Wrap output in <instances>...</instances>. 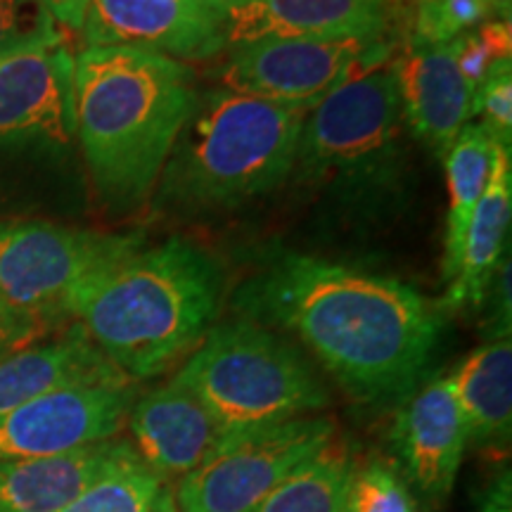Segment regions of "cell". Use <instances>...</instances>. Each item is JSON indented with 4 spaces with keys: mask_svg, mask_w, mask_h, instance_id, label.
Instances as JSON below:
<instances>
[{
    "mask_svg": "<svg viewBox=\"0 0 512 512\" xmlns=\"http://www.w3.org/2000/svg\"><path fill=\"white\" fill-rule=\"evenodd\" d=\"M174 380L190 389L228 434L306 418L330 392L297 347L252 320L214 325Z\"/></svg>",
    "mask_w": 512,
    "mask_h": 512,
    "instance_id": "5b68a950",
    "label": "cell"
},
{
    "mask_svg": "<svg viewBox=\"0 0 512 512\" xmlns=\"http://www.w3.org/2000/svg\"><path fill=\"white\" fill-rule=\"evenodd\" d=\"M389 444L392 463L413 496L441 508L453 494L467 448L463 413L448 375L418 384L401 399Z\"/></svg>",
    "mask_w": 512,
    "mask_h": 512,
    "instance_id": "7c38bea8",
    "label": "cell"
},
{
    "mask_svg": "<svg viewBox=\"0 0 512 512\" xmlns=\"http://www.w3.org/2000/svg\"><path fill=\"white\" fill-rule=\"evenodd\" d=\"M83 48L126 46L178 62H204L223 53V38L207 0H91Z\"/></svg>",
    "mask_w": 512,
    "mask_h": 512,
    "instance_id": "4fadbf2b",
    "label": "cell"
},
{
    "mask_svg": "<svg viewBox=\"0 0 512 512\" xmlns=\"http://www.w3.org/2000/svg\"><path fill=\"white\" fill-rule=\"evenodd\" d=\"M463 413L467 444L505 451L512 437V342L489 339L448 375Z\"/></svg>",
    "mask_w": 512,
    "mask_h": 512,
    "instance_id": "ffe728a7",
    "label": "cell"
},
{
    "mask_svg": "<svg viewBox=\"0 0 512 512\" xmlns=\"http://www.w3.org/2000/svg\"><path fill=\"white\" fill-rule=\"evenodd\" d=\"M498 8L489 0H413L403 41L411 46H441L484 24Z\"/></svg>",
    "mask_w": 512,
    "mask_h": 512,
    "instance_id": "cb8c5ba5",
    "label": "cell"
},
{
    "mask_svg": "<svg viewBox=\"0 0 512 512\" xmlns=\"http://www.w3.org/2000/svg\"><path fill=\"white\" fill-rule=\"evenodd\" d=\"M309 110L233 91L200 93L157 183L162 202L216 209L266 195L297 164Z\"/></svg>",
    "mask_w": 512,
    "mask_h": 512,
    "instance_id": "277c9868",
    "label": "cell"
},
{
    "mask_svg": "<svg viewBox=\"0 0 512 512\" xmlns=\"http://www.w3.org/2000/svg\"><path fill=\"white\" fill-rule=\"evenodd\" d=\"M475 512H512V475L501 467L475 491Z\"/></svg>",
    "mask_w": 512,
    "mask_h": 512,
    "instance_id": "f546056e",
    "label": "cell"
},
{
    "mask_svg": "<svg viewBox=\"0 0 512 512\" xmlns=\"http://www.w3.org/2000/svg\"><path fill=\"white\" fill-rule=\"evenodd\" d=\"M128 439H110L53 458L0 460V512H55L131 456Z\"/></svg>",
    "mask_w": 512,
    "mask_h": 512,
    "instance_id": "e0dca14e",
    "label": "cell"
},
{
    "mask_svg": "<svg viewBox=\"0 0 512 512\" xmlns=\"http://www.w3.org/2000/svg\"><path fill=\"white\" fill-rule=\"evenodd\" d=\"M496 143L479 124H467L444 155L448 178V216L444 242V278L451 280L458 271L463 240L482 200L494 166Z\"/></svg>",
    "mask_w": 512,
    "mask_h": 512,
    "instance_id": "44dd1931",
    "label": "cell"
},
{
    "mask_svg": "<svg viewBox=\"0 0 512 512\" xmlns=\"http://www.w3.org/2000/svg\"><path fill=\"white\" fill-rule=\"evenodd\" d=\"M496 145L512 143V60L498 62L472 98V119Z\"/></svg>",
    "mask_w": 512,
    "mask_h": 512,
    "instance_id": "83f0119b",
    "label": "cell"
},
{
    "mask_svg": "<svg viewBox=\"0 0 512 512\" xmlns=\"http://www.w3.org/2000/svg\"><path fill=\"white\" fill-rule=\"evenodd\" d=\"M126 427L138 458L171 489L228 437L204 403L174 377L152 392L138 394Z\"/></svg>",
    "mask_w": 512,
    "mask_h": 512,
    "instance_id": "5bb4252c",
    "label": "cell"
},
{
    "mask_svg": "<svg viewBox=\"0 0 512 512\" xmlns=\"http://www.w3.org/2000/svg\"><path fill=\"white\" fill-rule=\"evenodd\" d=\"M394 57L344 81L311 107L294 164L302 174L356 176L389 162L403 126Z\"/></svg>",
    "mask_w": 512,
    "mask_h": 512,
    "instance_id": "ba28073f",
    "label": "cell"
},
{
    "mask_svg": "<svg viewBox=\"0 0 512 512\" xmlns=\"http://www.w3.org/2000/svg\"><path fill=\"white\" fill-rule=\"evenodd\" d=\"M399 38H278L230 50L219 67L223 91L311 110L344 81L392 60Z\"/></svg>",
    "mask_w": 512,
    "mask_h": 512,
    "instance_id": "9c48e42d",
    "label": "cell"
},
{
    "mask_svg": "<svg viewBox=\"0 0 512 512\" xmlns=\"http://www.w3.org/2000/svg\"><path fill=\"white\" fill-rule=\"evenodd\" d=\"M491 287H494V313H491L489 330L494 332V339L510 337V261L508 259L498 266L494 280H491Z\"/></svg>",
    "mask_w": 512,
    "mask_h": 512,
    "instance_id": "4dcf8cb0",
    "label": "cell"
},
{
    "mask_svg": "<svg viewBox=\"0 0 512 512\" xmlns=\"http://www.w3.org/2000/svg\"><path fill=\"white\" fill-rule=\"evenodd\" d=\"M512 219V162L510 147H494V166L482 200L467 226L458 271L448 280L446 309L463 311L482 306L501 256Z\"/></svg>",
    "mask_w": 512,
    "mask_h": 512,
    "instance_id": "d6986e66",
    "label": "cell"
},
{
    "mask_svg": "<svg viewBox=\"0 0 512 512\" xmlns=\"http://www.w3.org/2000/svg\"><path fill=\"white\" fill-rule=\"evenodd\" d=\"M233 306L245 320L297 337L366 406L406 399L441 337V313L411 285L294 252L254 273Z\"/></svg>",
    "mask_w": 512,
    "mask_h": 512,
    "instance_id": "6da1fadb",
    "label": "cell"
},
{
    "mask_svg": "<svg viewBox=\"0 0 512 512\" xmlns=\"http://www.w3.org/2000/svg\"><path fill=\"white\" fill-rule=\"evenodd\" d=\"M197 100L195 74L174 57L126 46L74 55L76 136L102 200L147 202Z\"/></svg>",
    "mask_w": 512,
    "mask_h": 512,
    "instance_id": "3957f363",
    "label": "cell"
},
{
    "mask_svg": "<svg viewBox=\"0 0 512 512\" xmlns=\"http://www.w3.org/2000/svg\"><path fill=\"white\" fill-rule=\"evenodd\" d=\"M76 136L74 55L64 43L0 60V143L43 138L69 145Z\"/></svg>",
    "mask_w": 512,
    "mask_h": 512,
    "instance_id": "9a60e30c",
    "label": "cell"
},
{
    "mask_svg": "<svg viewBox=\"0 0 512 512\" xmlns=\"http://www.w3.org/2000/svg\"><path fill=\"white\" fill-rule=\"evenodd\" d=\"M351 470V453L330 441L275 486L252 512H347Z\"/></svg>",
    "mask_w": 512,
    "mask_h": 512,
    "instance_id": "7402d4cb",
    "label": "cell"
},
{
    "mask_svg": "<svg viewBox=\"0 0 512 512\" xmlns=\"http://www.w3.org/2000/svg\"><path fill=\"white\" fill-rule=\"evenodd\" d=\"M335 441L320 415L228 434L211 456L174 486L178 512H252L297 467Z\"/></svg>",
    "mask_w": 512,
    "mask_h": 512,
    "instance_id": "52a82bcc",
    "label": "cell"
},
{
    "mask_svg": "<svg viewBox=\"0 0 512 512\" xmlns=\"http://www.w3.org/2000/svg\"><path fill=\"white\" fill-rule=\"evenodd\" d=\"M145 247L143 233H100L22 221L0 226V304L38 318L64 316L83 280Z\"/></svg>",
    "mask_w": 512,
    "mask_h": 512,
    "instance_id": "8992f818",
    "label": "cell"
},
{
    "mask_svg": "<svg viewBox=\"0 0 512 512\" xmlns=\"http://www.w3.org/2000/svg\"><path fill=\"white\" fill-rule=\"evenodd\" d=\"M138 399V382L119 377L53 389L0 418V460L53 458L117 439Z\"/></svg>",
    "mask_w": 512,
    "mask_h": 512,
    "instance_id": "30bf717a",
    "label": "cell"
},
{
    "mask_svg": "<svg viewBox=\"0 0 512 512\" xmlns=\"http://www.w3.org/2000/svg\"><path fill=\"white\" fill-rule=\"evenodd\" d=\"M223 271L190 240L140 247L76 287L64 316L128 380L162 375L214 328Z\"/></svg>",
    "mask_w": 512,
    "mask_h": 512,
    "instance_id": "7a4b0ae2",
    "label": "cell"
},
{
    "mask_svg": "<svg viewBox=\"0 0 512 512\" xmlns=\"http://www.w3.org/2000/svg\"><path fill=\"white\" fill-rule=\"evenodd\" d=\"M403 121L444 159L458 133L472 121V95L456 62V46H411L394 57Z\"/></svg>",
    "mask_w": 512,
    "mask_h": 512,
    "instance_id": "2e32d148",
    "label": "cell"
},
{
    "mask_svg": "<svg viewBox=\"0 0 512 512\" xmlns=\"http://www.w3.org/2000/svg\"><path fill=\"white\" fill-rule=\"evenodd\" d=\"M48 332V320L0 304V361L41 342Z\"/></svg>",
    "mask_w": 512,
    "mask_h": 512,
    "instance_id": "f1b7e54d",
    "label": "cell"
},
{
    "mask_svg": "<svg viewBox=\"0 0 512 512\" xmlns=\"http://www.w3.org/2000/svg\"><path fill=\"white\" fill-rule=\"evenodd\" d=\"M460 74L472 95L498 62L512 60L510 19H486L467 34L453 38Z\"/></svg>",
    "mask_w": 512,
    "mask_h": 512,
    "instance_id": "4316f807",
    "label": "cell"
},
{
    "mask_svg": "<svg viewBox=\"0 0 512 512\" xmlns=\"http://www.w3.org/2000/svg\"><path fill=\"white\" fill-rule=\"evenodd\" d=\"M41 3L55 19L57 27L69 29L72 34H81L91 0H41Z\"/></svg>",
    "mask_w": 512,
    "mask_h": 512,
    "instance_id": "1f68e13d",
    "label": "cell"
},
{
    "mask_svg": "<svg viewBox=\"0 0 512 512\" xmlns=\"http://www.w3.org/2000/svg\"><path fill=\"white\" fill-rule=\"evenodd\" d=\"M126 377L93 347L79 325L53 342H36L0 361V418L36 396L83 382Z\"/></svg>",
    "mask_w": 512,
    "mask_h": 512,
    "instance_id": "ac0fdd59",
    "label": "cell"
},
{
    "mask_svg": "<svg viewBox=\"0 0 512 512\" xmlns=\"http://www.w3.org/2000/svg\"><path fill=\"white\" fill-rule=\"evenodd\" d=\"M489 3H494L496 8H498V12L505 10V15H508V0H489Z\"/></svg>",
    "mask_w": 512,
    "mask_h": 512,
    "instance_id": "d6a6232c",
    "label": "cell"
},
{
    "mask_svg": "<svg viewBox=\"0 0 512 512\" xmlns=\"http://www.w3.org/2000/svg\"><path fill=\"white\" fill-rule=\"evenodd\" d=\"M55 512H178V508L174 489L138 453H131Z\"/></svg>",
    "mask_w": 512,
    "mask_h": 512,
    "instance_id": "603a6c76",
    "label": "cell"
},
{
    "mask_svg": "<svg viewBox=\"0 0 512 512\" xmlns=\"http://www.w3.org/2000/svg\"><path fill=\"white\" fill-rule=\"evenodd\" d=\"M64 43L41 0H0V60Z\"/></svg>",
    "mask_w": 512,
    "mask_h": 512,
    "instance_id": "484cf974",
    "label": "cell"
},
{
    "mask_svg": "<svg viewBox=\"0 0 512 512\" xmlns=\"http://www.w3.org/2000/svg\"><path fill=\"white\" fill-rule=\"evenodd\" d=\"M223 50L278 38L394 41L408 12L403 0H207Z\"/></svg>",
    "mask_w": 512,
    "mask_h": 512,
    "instance_id": "8fae6325",
    "label": "cell"
},
{
    "mask_svg": "<svg viewBox=\"0 0 512 512\" xmlns=\"http://www.w3.org/2000/svg\"><path fill=\"white\" fill-rule=\"evenodd\" d=\"M347 512H418V498L392 460L373 458L361 465L354 463Z\"/></svg>",
    "mask_w": 512,
    "mask_h": 512,
    "instance_id": "d4e9b609",
    "label": "cell"
}]
</instances>
